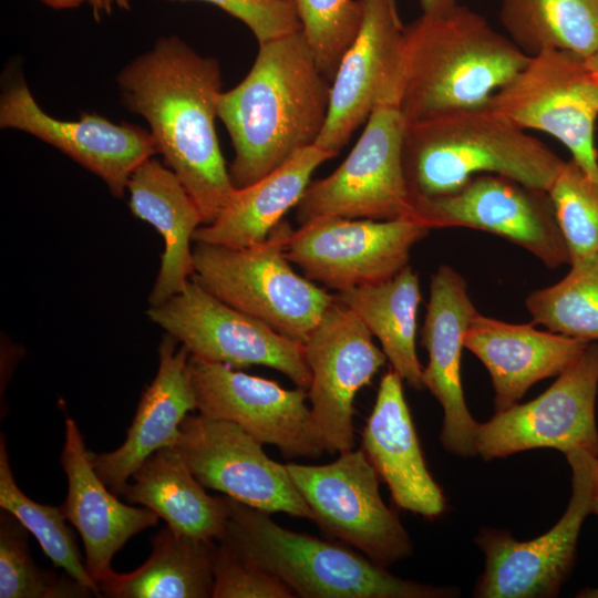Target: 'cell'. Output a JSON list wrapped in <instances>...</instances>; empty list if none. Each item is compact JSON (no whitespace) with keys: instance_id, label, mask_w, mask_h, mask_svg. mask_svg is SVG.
Returning a JSON list of instances; mask_svg holds the SVG:
<instances>
[{"instance_id":"cell-1","label":"cell","mask_w":598,"mask_h":598,"mask_svg":"<svg viewBox=\"0 0 598 598\" xmlns=\"http://www.w3.org/2000/svg\"><path fill=\"white\" fill-rule=\"evenodd\" d=\"M127 109L150 124L157 153L212 223L235 190L215 118L221 91L217 60L203 56L175 35L125 66L117 78Z\"/></svg>"},{"instance_id":"cell-2","label":"cell","mask_w":598,"mask_h":598,"mask_svg":"<svg viewBox=\"0 0 598 598\" xmlns=\"http://www.w3.org/2000/svg\"><path fill=\"white\" fill-rule=\"evenodd\" d=\"M330 90L301 30L259 43L246 78L218 101L217 115L235 152L228 169L235 188L316 144L328 117Z\"/></svg>"},{"instance_id":"cell-3","label":"cell","mask_w":598,"mask_h":598,"mask_svg":"<svg viewBox=\"0 0 598 598\" xmlns=\"http://www.w3.org/2000/svg\"><path fill=\"white\" fill-rule=\"evenodd\" d=\"M528 59L508 37L467 8L422 14L403 34L400 109L405 123L487 106Z\"/></svg>"},{"instance_id":"cell-4","label":"cell","mask_w":598,"mask_h":598,"mask_svg":"<svg viewBox=\"0 0 598 598\" xmlns=\"http://www.w3.org/2000/svg\"><path fill=\"white\" fill-rule=\"evenodd\" d=\"M403 167L413 198L452 193L481 174L548 192L565 161L488 106L405 123Z\"/></svg>"},{"instance_id":"cell-5","label":"cell","mask_w":598,"mask_h":598,"mask_svg":"<svg viewBox=\"0 0 598 598\" xmlns=\"http://www.w3.org/2000/svg\"><path fill=\"white\" fill-rule=\"evenodd\" d=\"M221 538L243 559L272 574L302 598H445L452 588L394 576L360 551L297 533L268 513L225 495Z\"/></svg>"},{"instance_id":"cell-6","label":"cell","mask_w":598,"mask_h":598,"mask_svg":"<svg viewBox=\"0 0 598 598\" xmlns=\"http://www.w3.org/2000/svg\"><path fill=\"white\" fill-rule=\"evenodd\" d=\"M293 229L287 220L255 245L193 247L194 278L227 305L305 343L334 295L299 276L286 257Z\"/></svg>"},{"instance_id":"cell-7","label":"cell","mask_w":598,"mask_h":598,"mask_svg":"<svg viewBox=\"0 0 598 598\" xmlns=\"http://www.w3.org/2000/svg\"><path fill=\"white\" fill-rule=\"evenodd\" d=\"M404 128L400 86L395 84L379 99L341 165L309 184L296 206L299 225L327 217L413 218L402 156Z\"/></svg>"},{"instance_id":"cell-8","label":"cell","mask_w":598,"mask_h":598,"mask_svg":"<svg viewBox=\"0 0 598 598\" xmlns=\"http://www.w3.org/2000/svg\"><path fill=\"white\" fill-rule=\"evenodd\" d=\"M487 106L526 131H540L558 140L598 183V83L585 58L561 50L532 55Z\"/></svg>"},{"instance_id":"cell-9","label":"cell","mask_w":598,"mask_h":598,"mask_svg":"<svg viewBox=\"0 0 598 598\" xmlns=\"http://www.w3.org/2000/svg\"><path fill=\"white\" fill-rule=\"evenodd\" d=\"M313 522L331 538L386 568L410 557L412 540L383 502L379 476L362 448L324 465L286 464Z\"/></svg>"},{"instance_id":"cell-10","label":"cell","mask_w":598,"mask_h":598,"mask_svg":"<svg viewBox=\"0 0 598 598\" xmlns=\"http://www.w3.org/2000/svg\"><path fill=\"white\" fill-rule=\"evenodd\" d=\"M570 465L571 496L560 519L545 534L517 540L508 532L481 530L476 543L485 568L474 596L478 598H550L569 576L578 536L596 498L597 457L581 450L565 454Z\"/></svg>"},{"instance_id":"cell-11","label":"cell","mask_w":598,"mask_h":598,"mask_svg":"<svg viewBox=\"0 0 598 598\" xmlns=\"http://www.w3.org/2000/svg\"><path fill=\"white\" fill-rule=\"evenodd\" d=\"M147 316L190 355L233 368L265 365L283 373L296 386L308 390L310 385L303 343L227 305L194 278L177 295L150 307Z\"/></svg>"},{"instance_id":"cell-12","label":"cell","mask_w":598,"mask_h":598,"mask_svg":"<svg viewBox=\"0 0 598 598\" xmlns=\"http://www.w3.org/2000/svg\"><path fill=\"white\" fill-rule=\"evenodd\" d=\"M429 231L411 217L319 218L292 231L286 257L306 278L338 292L393 278Z\"/></svg>"},{"instance_id":"cell-13","label":"cell","mask_w":598,"mask_h":598,"mask_svg":"<svg viewBox=\"0 0 598 598\" xmlns=\"http://www.w3.org/2000/svg\"><path fill=\"white\" fill-rule=\"evenodd\" d=\"M597 386L598 344L590 342L540 395L478 423L476 454L489 461L550 447L564 454L581 450L598 457Z\"/></svg>"},{"instance_id":"cell-14","label":"cell","mask_w":598,"mask_h":598,"mask_svg":"<svg viewBox=\"0 0 598 598\" xmlns=\"http://www.w3.org/2000/svg\"><path fill=\"white\" fill-rule=\"evenodd\" d=\"M413 218L427 228L466 227L495 234L545 266L570 264L548 192L496 174H481L456 190L413 198Z\"/></svg>"},{"instance_id":"cell-15","label":"cell","mask_w":598,"mask_h":598,"mask_svg":"<svg viewBox=\"0 0 598 598\" xmlns=\"http://www.w3.org/2000/svg\"><path fill=\"white\" fill-rule=\"evenodd\" d=\"M188 373L199 413L239 425L261 444L276 446L287 460L326 453L307 405V390H289L272 380L189 355Z\"/></svg>"},{"instance_id":"cell-16","label":"cell","mask_w":598,"mask_h":598,"mask_svg":"<svg viewBox=\"0 0 598 598\" xmlns=\"http://www.w3.org/2000/svg\"><path fill=\"white\" fill-rule=\"evenodd\" d=\"M179 431L174 447L205 488L268 514L313 520L286 464L271 460L239 425L199 413L187 415Z\"/></svg>"},{"instance_id":"cell-17","label":"cell","mask_w":598,"mask_h":598,"mask_svg":"<svg viewBox=\"0 0 598 598\" xmlns=\"http://www.w3.org/2000/svg\"><path fill=\"white\" fill-rule=\"evenodd\" d=\"M303 346L311 372L308 400L326 453L350 451L354 446V398L386 357L358 316L336 298Z\"/></svg>"},{"instance_id":"cell-18","label":"cell","mask_w":598,"mask_h":598,"mask_svg":"<svg viewBox=\"0 0 598 598\" xmlns=\"http://www.w3.org/2000/svg\"><path fill=\"white\" fill-rule=\"evenodd\" d=\"M360 28L331 82L328 117L316 145L336 156L400 81L404 25L396 0H359Z\"/></svg>"},{"instance_id":"cell-19","label":"cell","mask_w":598,"mask_h":598,"mask_svg":"<svg viewBox=\"0 0 598 598\" xmlns=\"http://www.w3.org/2000/svg\"><path fill=\"white\" fill-rule=\"evenodd\" d=\"M0 127L29 133L56 147L102 178L116 197L124 195L134 171L157 153L151 133L141 127L96 114L82 113L75 121L48 115L22 80L1 95Z\"/></svg>"},{"instance_id":"cell-20","label":"cell","mask_w":598,"mask_h":598,"mask_svg":"<svg viewBox=\"0 0 598 598\" xmlns=\"http://www.w3.org/2000/svg\"><path fill=\"white\" fill-rule=\"evenodd\" d=\"M478 311L467 291L465 279L448 265H441L431 277L430 298L421 343L429 354L423 368V384L443 409L441 443L452 454H476L478 423L465 402L461 360L465 332Z\"/></svg>"},{"instance_id":"cell-21","label":"cell","mask_w":598,"mask_h":598,"mask_svg":"<svg viewBox=\"0 0 598 598\" xmlns=\"http://www.w3.org/2000/svg\"><path fill=\"white\" fill-rule=\"evenodd\" d=\"M60 463L68 477L61 508L82 538L85 568L99 586L115 573L114 555L134 535L156 526L159 517L147 507L125 505L111 493L93 468L84 439L71 417L65 420Z\"/></svg>"},{"instance_id":"cell-22","label":"cell","mask_w":598,"mask_h":598,"mask_svg":"<svg viewBox=\"0 0 598 598\" xmlns=\"http://www.w3.org/2000/svg\"><path fill=\"white\" fill-rule=\"evenodd\" d=\"M361 448L398 507L427 518L444 513V494L429 472L404 398L403 380L393 370L380 381L362 431Z\"/></svg>"},{"instance_id":"cell-23","label":"cell","mask_w":598,"mask_h":598,"mask_svg":"<svg viewBox=\"0 0 598 598\" xmlns=\"http://www.w3.org/2000/svg\"><path fill=\"white\" fill-rule=\"evenodd\" d=\"M176 342L168 333L163 337L156 377L140 400L123 444L109 453L89 451L93 468L116 495L148 456L176 445L183 420L197 409L188 373L190 352L185 346L176 350Z\"/></svg>"},{"instance_id":"cell-24","label":"cell","mask_w":598,"mask_h":598,"mask_svg":"<svg viewBox=\"0 0 598 598\" xmlns=\"http://www.w3.org/2000/svg\"><path fill=\"white\" fill-rule=\"evenodd\" d=\"M589 343L480 312L464 336V348L481 360L491 375L496 412L516 404L538 381L559 375Z\"/></svg>"},{"instance_id":"cell-25","label":"cell","mask_w":598,"mask_h":598,"mask_svg":"<svg viewBox=\"0 0 598 598\" xmlns=\"http://www.w3.org/2000/svg\"><path fill=\"white\" fill-rule=\"evenodd\" d=\"M130 208L162 235L161 268L148 296L151 307L181 292L194 275L190 243L203 217L177 175L156 158L143 162L130 177Z\"/></svg>"},{"instance_id":"cell-26","label":"cell","mask_w":598,"mask_h":598,"mask_svg":"<svg viewBox=\"0 0 598 598\" xmlns=\"http://www.w3.org/2000/svg\"><path fill=\"white\" fill-rule=\"evenodd\" d=\"M332 157L313 144L257 182L235 188L226 207L212 223L199 226L193 240L234 248L265 240L283 215L297 206L312 173Z\"/></svg>"},{"instance_id":"cell-27","label":"cell","mask_w":598,"mask_h":598,"mask_svg":"<svg viewBox=\"0 0 598 598\" xmlns=\"http://www.w3.org/2000/svg\"><path fill=\"white\" fill-rule=\"evenodd\" d=\"M121 495L163 518L175 533L219 540L228 514L224 496H210L175 447H164L132 475Z\"/></svg>"},{"instance_id":"cell-28","label":"cell","mask_w":598,"mask_h":598,"mask_svg":"<svg viewBox=\"0 0 598 598\" xmlns=\"http://www.w3.org/2000/svg\"><path fill=\"white\" fill-rule=\"evenodd\" d=\"M334 298L378 338L392 370L414 390L424 389L415 347L422 300L416 271L408 265L390 280L338 291Z\"/></svg>"},{"instance_id":"cell-29","label":"cell","mask_w":598,"mask_h":598,"mask_svg":"<svg viewBox=\"0 0 598 598\" xmlns=\"http://www.w3.org/2000/svg\"><path fill=\"white\" fill-rule=\"evenodd\" d=\"M214 540L175 533L168 526L152 537L146 561L99 585L115 598H208L213 595Z\"/></svg>"},{"instance_id":"cell-30","label":"cell","mask_w":598,"mask_h":598,"mask_svg":"<svg viewBox=\"0 0 598 598\" xmlns=\"http://www.w3.org/2000/svg\"><path fill=\"white\" fill-rule=\"evenodd\" d=\"M501 20L529 56L561 50L587 58L598 49V0H501Z\"/></svg>"},{"instance_id":"cell-31","label":"cell","mask_w":598,"mask_h":598,"mask_svg":"<svg viewBox=\"0 0 598 598\" xmlns=\"http://www.w3.org/2000/svg\"><path fill=\"white\" fill-rule=\"evenodd\" d=\"M558 282L530 292L526 308L534 323L588 342L598 340V254L570 261Z\"/></svg>"},{"instance_id":"cell-32","label":"cell","mask_w":598,"mask_h":598,"mask_svg":"<svg viewBox=\"0 0 598 598\" xmlns=\"http://www.w3.org/2000/svg\"><path fill=\"white\" fill-rule=\"evenodd\" d=\"M0 507L11 513L40 544L44 554L66 575L94 595L96 582L89 575L74 535L65 524L62 508L37 503L17 485L7 454L3 434L0 440Z\"/></svg>"},{"instance_id":"cell-33","label":"cell","mask_w":598,"mask_h":598,"mask_svg":"<svg viewBox=\"0 0 598 598\" xmlns=\"http://www.w3.org/2000/svg\"><path fill=\"white\" fill-rule=\"evenodd\" d=\"M28 532L11 513L1 511L0 598L87 597L93 594L69 575L58 577L39 568L31 557Z\"/></svg>"},{"instance_id":"cell-34","label":"cell","mask_w":598,"mask_h":598,"mask_svg":"<svg viewBox=\"0 0 598 598\" xmlns=\"http://www.w3.org/2000/svg\"><path fill=\"white\" fill-rule=\"evenodd\" d=\"M570 261L598 254V183L573 159L548 189Z\"/></svg>"},{"instance_id":"cell-35","label":"cell","mask_w":598,"mask_h":598,"mask_svg":"<svg viewBox=\"0 0 598 598\" xmlns=\"http://www.w3.org/2000/svg\"><path fill=\"white\" fill-rule=\"evenodd\" d=\"M302 34L322 74L332 82L361 24L359 0H293Z\"/></svg>"},{"instance_id":"cell-36","label":"cell","mask_w":598,"mask_h":598,"mask_svg":"<svg viewBox=\"0 0 598 598\" xmlns=\"http://www.w3.org/2000/svg\"><path fill=\"white\" fill-rule=\"evenodd\" d=\"M212 598H293L295 592L279 578L243 559L223 542L213 555Z\"/></svg>"},{"instance_id":"cell-37","label":"cell","mask_w":598,"mask_h":598,"mask_svg":"<svg viewBox=\"0 0 598 598\" xmlns=\"http://www.w3.org/2000/svg\"><path fill=\"white\" fill-rule=\"evenodd\" d=\"M215 4L245 23L262 43L301 30L295 1L259 3L248 0H200Z\"/></svg>"},{"instance_id":"cell-38","label":"cell","mask_w":598,"mask_h":598,"mask_svg":"<svg viewBox=\"0 0 598 598\" xmlns=\"http://www.w3.org/2000/svg\"><path fill=\"white\" fill-rule=\"evenodd\" d=\"M422 7V14L440 16L447 13L454 9L456 0H420Z\"/></svg>"},{"instance_id":"cell-39","label":"cell","mask_w":598,"mask_h":598,"mask_svg":"<svg viewBox=\"0 0 598 598\" xmlns=\"http://www.w3.org/2000/svg\"><path fill=\"white\" fill-rule=\"evenodd\" d=\"M89 2L93 8V14L97 21L102 12L111 13L114 3L125 10L130 9L128 0H89Z\"/></svg>"},{"instance_id":"cell-40","label":"cell","mask_w":598,"mask_h":598,"mask_svg":"<svg viewBox=\"0 0 598 598\" xmlns=\"http://www.w3.org/2000/svg\"><path fill=\"white\" fill-rule=\"evenodd\" d=\"M41 1L54 9L75 8V7H79L82 2H84V0H41Z\"/></svg>"},{"instance_id":"cell-41","label":"cell","mask_w":598,"mask_h":598,"mask_svg":"<svg viewBox=\"0 0 598 598\" xmlns=\"http://www.w3.org/2000/svg\"><path fill=\"white\" fill-rule=\"evenodd\" d=\"M585 61L589 71L591 72V74L594 75V78L596 79L598 83V49L592 54L585 58Z\"/></svg>"},{"instance_id":"cell-42","label":"cell","mask_w":598,"mask_h":598,"mask_svg":"<svg viewBox=\"0 0 598 598\" xmlns=\"http://www.w3.org/2000/svg\"><path fill=\"white\" fill-rule=\"evenodd\" d=\"M577 597L598 598V588H587L581 590Z\"/></svg>"},{"instance_id":"cell-43","label":"cell","mask_w":598,"mask_h":598,"mask_svg":"<svg viewBox=\"0 0 598 598\" xmlns=\"http://www.w3.org/2000/svg\"><path fill=\"white\" fill-rule=\"evenodd\" d=\"M248 1L259 2V3H271V2L290 1V0H248Z\"/></svg>"},{"instance_id":"cell-44","label":"cell","mask_w":598,"mask_h":598,"mask_svg":"<svg viewBox=\"0 0 598 598\" xmlns=\"http://www.w3.org/2000/svg\"><path fill=\"white\" fill-rule=\"evenodd\" d=\"M598 497V457L596 460V498Z\"/></svg>"},{"instance_id":"cell-45","label":"cell","mask_w":598,"mask_h":598,"mask_svg":"<svg viewBox=\"0 0 598 598\" xmlns=\"http://www.w3.org/2000/svg\"><path fill=\"white\" fill-rule=\"evenodd\" d=\"M591 513L596 514L598 516V497L595 498V502L592 504Z\"/></svg>"}]
</instances>
